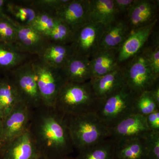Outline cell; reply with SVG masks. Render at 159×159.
Returning a JSON list of instances; mask_svg holds the SVG:
<instances>
[{"instance_id": "obj_1", "label": "cell", "mask_w": 159, "mask_h": 159, "mask_svg": "<svg viewBox=\"0 0 159 159\" xmlns=\"http://www.w3.org/2000/svg\"><path fill=\"white\" fill-rule=\"evenodd\" d=\"M28 130L44 159H60L74 152L66 119L55 107L33 110Z\"/></svg>"}, {"instance_id": "obj_2", "label": "cell", "mask_w": 159, "mask_h": 159, "mask_svg": "<svg viewBox=\"0 0 159 159\" xmlns=\"http://www.w3.org/2000/svg\"><path fill=\"white\" fill-rule=\"evenodd\" d=\"M99 100L94 93L90 81L67 82L61 89L54 107L65 117L96 112Z\"/></svg>"}, {"instance_id": "obj_3", "label": "cell", "mask_w": 159, "mask_h": 159, "mask_svg": "<svg viewBox=\"0 0 159 159\" xmlns=\"http://www.w3.org/2000/svg\"><path fill=\"white\" fill-rule=\"evenodd\" d=\"M66 118L74 149L78 152L110 138L111 129L96 113Z\"/></svg>"}, {"instance_id": "obj_4", "label": "cell", "mask_w": 159, "mask_h": 159, "mask_svg": "<svg viewBox=\"0 0 159 159\" xmlns=\"http://www.w3.org/2000/svg\"><path fill=\"white\" fill-rule=\"evenodd\" d=\"M121 66L125 86L137 96L149 91L159 81V76L154 72L144 48Z\"/></svg>"}, {"instance_id": "obj_5", "label": "cell", "mask_w": 159, "mask_h": 159, "mask_svg": "<svg viewBox=\"0 0 159 159\" xmlns=\"http://www.w3.org/2000/svg\"><path fill=\"white\" fill-rule=\"evenodd\" d=\"M137 95L126 86L99 100L96 114L112 129L126 117L134 114V104Z\"/></svg>"}, {"instance_id": "obj_6", "label": "cell", "mask_w": 159, "mask_h": 159, "mask_svg": "<svg viewBox=\"0 0 159 159\" xmlns=\"http://www.w3.org/2000/svg\"><path fill=\"white\" fill-rule=\"evenodd\" d=\"M31 66L43 104L54 107L59 91L67 82L62 68L52 66L39 58L31 61Z\"/></svg>"}, {"instance_id": "obj_7", "label": "cell", "mask_w": 159, "mask_h": 159, "mask_svg": "<svg viewBox=\"0 0 159 159\" xmlns=\"http://www.w3.org/2000/svg\"><path fill=\"white\" fill-rule=\"evenodd\" d=\"M7 74L23 103L33 110L43 105L34 78L31 61L24 63Z\"/></svg>"}, {"instance_id": "obj_8", "label": "cell", "mask_w": 159, "mask_h": 159, "mask_svg": "<svg viewBox=\"0 0 159 159\" xmlns=\"http://www.w3.org/2000/svg\"><path fill=\"white\" fill-rule=\"evenodd\" d=\"M105 26L89 22L74 33L70 43L74 54L90 58L99 49Z\"/></svg>"}, {"instance_id": "obj_9", "label": "cell", "mask_w": 159, "mask_h": 159, "mask_svg": "<svg viewBox=\"0 0 159 159\" xmlns=\"http://www.w3.org/2000/svg\"><path fill=\"white\" fill-rule=\"evenodd\" d=\"M33 110L23 102L18 104L2 120L4 144L20 135L28 129Z\"/></svg>"}, {"instance_id": "obj_10", "label": "cell", "mask_w": 159, "mask_h": 159, "mask_svg": "<svg viewBox=\"0 0 159 159\" xmlns=\"http://www.w3.org/2000/svg\"><path fill=\"white\" fill-rule=\"evenodd\" d=\"M0 148L2 159H39L41 157L28 130L9 142L0 144Z\"/></svg>"}, {"instance_id": "obj_11", "label": "cell", "mask_w": 159, "mask_h": 159, "mask_svg": "<svg viewBox=\"0 0 159 159\" xmlns=\"http://www.w3.org/2000/svg\"><path fill=\"white\" fill-rule=\"evenodd\" d=\"M157 21V19L149 25L131 32L118 49L119 65H122L143 50L154 31Z\"/></svg>"}, {"instance_id": "obj_12", "label": "cell", "mask_w": 159, "mask_h": 159, "mask_svg": "<svg viewBox=\"0 0 159 159\" xmlns=\"http://www.w3.org/2000/svg\"><path fill=\"white\" fill-rule=\"evenodd\" d=\"M158 7L159 1L135 0L126 11L125 18L131 32L157 20Z\"/></svg>"}, {"instance_id": "obj_13", "label": "cell", "mask_w": 159, "mask_h": 159, "mask_svg": "<svg viewBox=\"0 0 159 159\" xmlns=\"http://www.w3.org/2000/svg\"><path fill=\"white\" fill-rule=\"evenodd\" d=\"M89 0H68L56 11L57 17L75 33L89 22Z\"/></svg>"}, {"instance_id": "obj_14", "label": "cell", "mask_w": 159, "mask_h": 159, "mask_svg": "<svg viewBox=\"0 0 159 159\" xmlns=\"http://www.w3.org/2000/svg\"><path fill=\"white\" fill-rule=\"evenodd\" d=\"M149 131L146 117L133 114L121 120L111 129L110 139L115 143L142 137Z\"/></svg>"}, {"instance_id": "obj_15", "label": "cell", "mask_w": 159, "mask_h": 159, "mask_svg": "<svg viewBox=\"0 0 159 159\" xmlns=\"http://www.w3.org/2000/svg\"><path fill=\"white\" fill-rule=\"evenodd\" d=\"M11 20L16 30L15 44L17 48L24 53L38 56L48 43V40L31 26L20 25Z\"/></svg>"}, {"instance_id": "obj_16", "label": "cell", "mask_w": 159, "mask_h": 159, "mask_svg": "<svg viewBox=\"0 0 159 159\" xmlns=\"http://www.w3.org/2000/svg\"><path fill=\"white\" fill-rule=\"evenodd\" d=\"M90 81L94 93L99 100L104 99L125 85L121 66L115 70L94 77Z\"/></svg>"}, {"instance_id": "obj_17", "label": "cell", "mask_w": 159, "mask_h": 159, "mask_svg": "<svg viewBox=\"0 0 159 159\" xmlns=\"http://www.w3.org/2000/svg\"><path fill=\"white\" fill-rule=\"evenodd\" d=\"M130 33L125 18L118 19L105 26L99 49L118 50Z\"/></svg>"}, {"instance_id": "obj_18", "label": "cell", "mask_w": 159, "mask_h": 159, "mask_svg": "<svg viewBox=\"0 0 159 159\" xmlns=\"http://www.w3.org/2000/svg\"><path fill=\"white\" fill-rule=\"evenodd\" d=\"M114 0H89V22L106 26L119 18Z\"/></svg>"}, {"instance_id": "obj_19", "label": "cell", "mask_w": 159, "mask_h": 159, "mask_svg": "<svg viewBox=\"0 0 159 159\" xmlns=\"http://www.w3.org/2000/svg\"><path fill=\"white\" fill-rule=\"evenodd\" d=\"M67 82L84 83L93 77L90 58L74 55L62 68Z\"/></svg>"}, {"instance_id": "obj_20", "label": "cell", "mask_w": 159, "mask_h": 159, "mask_svg": "<svg viewBox=\"0 0 159 159\" xmlns=\"http://www.w3.org/2000/svg\"><path fill=\"white\" fill-rule=\"evenodd\" d=\"M118 54L117 50L99 49L90 58L92 78L105 75L119 68L120 66Z\"/></svg>"}, {"instance_id": "obj_21", "label": "cell", "mask_w": 159, "mask_h": 159, "mask_svg": "<svg viewBox=\"0 0 159 159\" xmlns=\"http://www.w3.org/2000/svg\"><path fill=\"white\" fill-rule=\"evenodd\" d=\"M74 54L70 44L48 42L38 57L49 65L62 68Z\"/></svg>"}, {"instance_id": "obj_22", "label": "cell", "mask_w": 159, "mask_h": 159, "mask_svg": "<svg viewBox=\"0 0 159 159\" xmlns=\"http://www.w3.org/2000/svg\"><path fill=\"white\" fill-rule=\"evenodd\" d=\"M114 159H147L143 136L115 143Z\"/></svg>"}, {"instance_id": "obj_23", "label": "cell", "mask_w": 159, "mask_h": 159, "mask_svg": "<svg viewBox=\"0 0 159 159\" xmlns=\"http://www.w3.org/2000/svg\"><path fill=\"white\" fill-rule=\"evenodd\" d=\"M29 54L20 51L15 43L0 42V72L8 73L26 62Z\"/></svg>"}, {"instance_id": "obj_24", "label": "cell", "mask_w": 159, "mask_h": 159, "mask_svg": "<svg viewBox=\"0 0 159 159\" xmlns=\"http://www.w3.org/2000/svg\"><path fill=\"white\" fill-rule=\"evenodd\" d=\"M20 102H22L8 74L0 77V103L6 116Z\"/></svg>"}, {"instance_id": "obj_25", "label": "cell", "mask_w": 159, "mask_h": 159, "mask_svg": "<svg viewBox=\"0 0 159 159\" xmlns=\"http://www.w3.org/2000/svg\"><path fill=\"white\" fill-rule=\"evenodd\" d=\"M34 8L27 5H19L13 1H8L6 4V14L11 19L24 25H31L37 14Z\"/></svg>"}, {"instance_id": "obj_26", "label": "cell", "mask_w": 159, "mask_h": 159, "mask_svg": "<svg viewBox=\"0 0 159 159\" xmlns=\"http://www.w3.org/2000/svg\"><path fill=\"white\" fill-rule=\"evenodd\" d=\"M115 143L110 139L78 152L76 159H114Z\"/></svg>"}, {"instance_id": "obj_27", "label": "cell", "mask_w": 159, "mask_h": 159, "mask_svg": "<svg viewBox=\"0 0 159 159\" xmlns=\"http://www.w3.org/2000/svg\"><path fill=\"white\" fill-rule=\"evenodd\" d=\"M74 34V33L68 26L58 18L54 28L46 37L49 42L61 44H70Z\"/></svg>"}, {"instance_id": "obj_28", "label": "cell", "mask_w": 159, "mask_h": 159, "mask_svg": "<svg viewBox=\"0 0 159 159\" xmlns=\"http://www.w3.org/2000/svg\"><path fill=\"white\" fill-rule=\"evenodd\" d=\"M159 110V106L152 98L149 91L145 92L135 99L134 104V114L146 117Z\"/></svg>"}, {"instance_id": "obj_29", "label": "cell", "mask_w": 159, "mask_h": 159, "mask_svg": "<svg viewBox=\"0 0 159 159\" xmlns=\"http://www.w3.org/2000/svg\"><path fill=\"white\" fill-rule=\"evenodd\" d=\"M57 19L55 12H38L31 26L46 37L54 28Z\"/></svg>"}, {"instance_id": "obj_30", "label": "cell", "mask_w": 159, "mask_h": 159, "mask_svg": "<svg viewBox=\"0 0 159 159\" xmlns=\"http://www.w3.org/2000/svg\"><path fill=\"white\" fill-rule=\"evenodd\" d=\"M16 34L11 18L6 14L0 17V41L15 44Z\"/></svg>"}, {"instance_id": "obj_31", "label": "cell", "mask_w": 159, "mask_h": 159, "mask_svg": "<svg viewBox=\"0 0 159 159\" xmlns=\"http://www.w3.org/2000/svg\"><path fill=\"white\" fill-rule=\"evenodd\" d=\"M152 39L150 43L146 44L144 50L154 72L159 76V33L152 34Z\"/></svg>"}, {"instance_id": "obj_32", "label": "cell", "mask_w": 159, "mask_h": 159, "mask_svg": "<svg viewBox=\"0 0 159 159\" xmlns=\"http://www.w3.org/2000/svg\"><path fill=\"white\" fill-rule=\"evenodd\" d=\"M143 137L147 159H159V131H148Z\"/></svg>"}, {"instance_id": "obj_33", "label": "cell", "mask_w": 159, "mask_h": 159, "mask_svg": "<svg viewBox=\"0 0 159 159\" xmlns=\"http://www.w3.org/2000/svg\"><path fill=\"white\" fill-rule=\"evenodd\" d=\"M68 1V0H34L25 2L37 12L56 13L57 10Z\"/></svg>"}, {"instance_id": "obj_34", "label": "cell", "mask_w": 159, "mask_h": 159, "mask_svg": "<svg viewBox=\"0 0 159 159\" xmlns=\"http://www.w3.org/2000/svg\"><path fill=\"white\" fill-rule=\"evenodd\" d=\"M146 119L149 131H159V110L146 116Z\"/></svg>"}, {"instance_id": "obj_35", "label": "cell", "mask_w": 159, "mask_h": 159, "mask_svg": "<svg viewBox=\"0 0 159 159\" xmlns=\"http://www.w3.org/2000/svg\"><path fill=\"white\" fill-rule=\"evenodd\" d=\"M135 0H114L116 7L120 14L126 13Z\"/></svg>"}, {"instance_id": "obj_36", "label": "cell", "mask_w": 159, "mask_h": 159, "mask_svg": "<svg viewBox=\"0 0 159 159\" xmlns=\"http://www.w3.org/2000/svg\"><path fill=\"white\" fill-rule=\"evenodd\" d=\"M152 98L159 106V82L156 83L149 91Z\"/></svg>"}, {"instance_id": "obj_37", "label": "cell", "mask_w": 159, "mask_h": 159, "mask_svg": "<svg viewBox=\"0 0 159 159\" xmlns=\"http://www.w3.org/2000/svg\"><path fill=\"white\" fill-rule=\"evenodd\" d=\"M8 1L0 0V17L6 14V4Z\"/></svg>"}, {"instance_id": "obj_38", "label": "cell", "mask_w": 159, "mask_h": 159, "mask_svg": "<svg viewBox=\"0 0 159 159\" xmlns=\"http://www.w3.org/2000/svg\"><path fill=\"white\" fill-rule=\"evenodd\" d=\"M6 113L2 106L0 103V119L2 120L6 116Z\"/></svg>"}, {"instance_id": "obj_39", "label": "cell", "mask_w": 159, "mask_h": 159, "mask_svg": "<svg viewBox=\"0 0 159 159\" xmlns=\"http://www.w3.org/2000/svg\"><path fill=\"white\" fill-rule=\"evenodd\" d=\"M3 136V128H2V120L0 119V144L2 139Z\"/></svg>"}, {"instance_id": "obj_40", "label": "cell", "mask_w": 159, "mask_h": 159, "mask_svg": "<svg viewBox=\"0 0 159 159\" xmlns=\"http://www.w3.org/2000/svg\"><path fill=\"white\" fill-rule=\"evenodd\" d=\"M60 159H76L75 157H74L71 156L70 155L68 156H66L65 157H64Z\"/></svg>"}, {"instance_id": "obj_41", "label": "cell", "mask_w": 159, "mask_h": 159, "mask_svg": "<svg viewBox=\"0 0 159 159\" xmlns=\"http://www.w3.org/2000/svg\"><path fill=\"white\" fill-rule=\"evenodd\" d=\"M0 159H2V153H1V148H0Z\"/></svg>"}, {"instance_id": "obj_42", "label": "cell", "mask_w": 159, "mask_h": 159, "mask_svg": "<svg viewBox=\"0 0 159 159\" xmlns=\"http://www.w3.org/2000/svg\"><path fill=\"white\" fill-rule=\"evenodd\" d=\"M39 159H44L43 158H42V157H40V158H39Z\"/></svg>"}, {"instance_id": "obj_43", "label": "cell", "mask_w": 159, "mask_h": 159, "mask_svg": "<svg viewBox=\"0 0 159 159\" xmlns=\"http://www.w3.org/2000/svg\"><path fill=\"white\" fill-rule=\"evenodd\" d=\"M1 42V41H0V42Z\"/></svg>"}]
</instances>
